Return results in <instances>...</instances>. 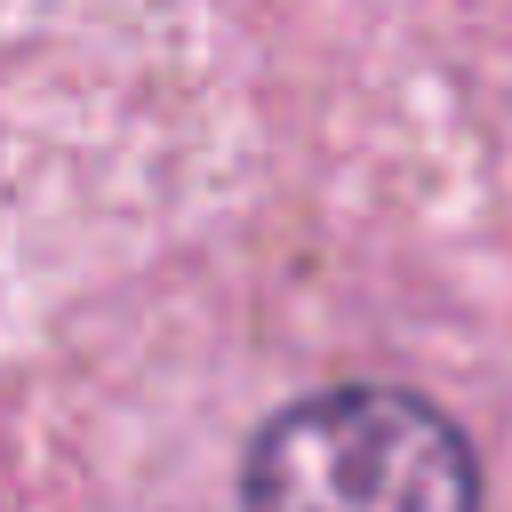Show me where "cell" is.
I'll return each mask as SVG.
<instances>
[{
    "label": "cell",
    "mask_w": 512,
    "mask_h": 512,
    "mask_svg": "<svg viewBox=\"0 0 512 512\" xmlns=\"http://www.w3.org/2000/svg\"><path fill=\"white\" fill-rule=\"evenodd\" d=\"M240 512H480V456L408 384H328L256 424Z\"/></svg>",
    "instance_id": "cell-1"
}]
</instances>
